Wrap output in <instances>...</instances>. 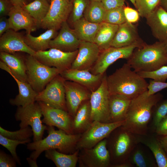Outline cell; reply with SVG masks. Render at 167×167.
Listing matches in <instances>:
<instances>
[{
	"label": "cell",
	"instance_id": "603a6c76",
	"mask_svg": "<svg viewBox=\"0 0 167 167\" xmlns=\"http://www.w3.org/2000/svg\"><path fill=\"white\" fill-rule=\"evenodd\" d=\"M143 42L139 37L135 26L127 21L118 25L111 47H122Z\"/></svg>",
	"mask_w": 167,
	"mask_h": 167
},
{
	"label": "cell",
	"instance_id": "db71d44e",
	"mask_svg": "<svg viewBox=\"0 0 167 167\" xmlns=\"http://www.w3.org/2000/svg\"><path fill=\"white\" fill-rule=\"evenodd\" d=\"M160 5L167 12V0H160Z\"/></svg>",
	"mask_w": 167,
	"mask_h": 167
},
{
	"label": "cell",
	"instance_id": "f907efd6",
	"mask_svg": "<svg viewBox=\"0 0 167 167\" xmlns=\"http://www.w3.org/2000/svg\"><path fill=\"white\" fill-rule=\"evenodd\" d=\"M156 135L158 140L164 150L167 156V135Z\"/></svg>",
	"mask_w": 167,
	"mask_h": 167
},
{
	"label": "cell",
	"instance_id": "ffe728a7",
	"mask_svg": "<svg viewBox=\"0 0 167 167\" xmlns=\"http://www.w3.org/2000/svg\"><path fill=\"white\" fill-rule=\"evenodd\" d=\"M57 36L49 43L50 48H54L65 52H72L78 50L80 41L74 29H71L67 21L63 23Z\"/></svg>",
	"mask_w": 167,
	"mask_h": 167
},
{
	"label": "cell",
	"instance_id": "d6a6232c",
	"mask_svg": "<svg viewBox=\"0 0 167 167\" xmlns=\"http://www.w3.org/2000/svg\"><path fill=\"white\" fill-rule=\"evenodd\" d=\"M49 2L47 0H34L22 7L34 19L38 28L48 13L50 6Z\"/></svg>",
	"mask_w": 167,
	"mask_h": 167
},
{
	"label": "cell",
	"instance_id": "74e56055",
	"mask_svg": "<svg viewBox=\"0 0 167 167\" xmlns=\"http://www.w3.org/2000/svg\"><path fill=\"white\" fill-rule=\"evenodd\" d=\"M160 0H135V7L140 16L146 18L160 5Z\"/></svg>",
	"mask_w": 167,
	"mask_h": 167
},
{
	"label": "cell",
	"instance_id": "484cf974",
	"mask_svg": "<svg viewBox=\"0 0 167 167\" xmlns=\"http://www.w3.org/2000/svg\"><path fill=\"white\" fill-rule=\"evenodd\" d=\"M16 82L19 88V93L14 99L9 100L10 104L17 107H25L35 101L38 93L26 82L21 81L12 75H10Z\"/></svg>",
	"mask_w": 167,
	"mask_h": 167
},
{
	"label": "cell",
	"instance_id": "4fadbf2b",
	"mask_svg": "<svg viewBox=\"0 0 167 167\" xmlns=\"http://www.w3.org/2000/svg\"><path fill=\"white\" fill-rule=\"evenodd\" d=\"M78 52H65L54 48L36 52L34 56L39 61L50 67H55L61 72L71 68Z\"/></svg>",
	"mask_w": 167,
	"mask_h": 167
},
{
	"label": "cell",
	"instance_id": "5b68a950",
	"mask_svg": "<svg viewBox=\"0 0 167 167\" xmlns=\"http://www.w3.org/2000/svg\"><path fill=\"white\" fill-rule=\"evenodd\" d=\"M47 130L48 134L46 137L27 145L28 149L34 150L30 157L35 160L42 152L49 149H57L63 153L70 152L75 147L81 135L68 134L60 129L56 130L52 126H48Z\"/></svg>",
	"mask_w": 167,
	"mask_h": 167
},
{
	"label": "cell",
	"instance_id": "ba28073f",
	"mask_svg": "<svg viewBox=\"0 0 167 167\" xmlns=\"http://www.w3.org/2000/svg\"><path fill=\"white\" fill-rule=\"evenodd\" d=\"M125 120L109 123L92 121L76 143V149L90 148L109 136L116 129L124 125Z\"/></svg>",
	"mask_w": 167,
	"mask_h": 167
},
{
	"label": "cell",
	"instance_id": "7bdbcfd3",
	"mask_svg": "<svg viewBox=\"0 0 167 167\" xmlns=\"http://www.w3.org/2000/svg\"><path fill=\"white\" fill-rule=\"evenodd\" d=\"M166 88L167 82L151 80L148 86V92L149 95H152Z\"/></svg>",
	"mask_w": 167,
	"mask_h": 167
},
{
	"label": "cell",
	"instance_id": "c3c4849f",
	"mask_svg": "<svg viewBox=\"0 0 167 167\" xmlns=\"http://www.w3.org/2000/svg\"><path fill=\"white\" fill-rule=\"evenodd\" d=\"M154 132L158 135H167V115L160 121L157 125Z\"/></svg>",
	"mask_w": 167,
	"mask_h": 167
},
{
	"label": "cell",
	"instance_id": "91938a15",
	"mask_svg": "<svg viewBox=\"0 0 167 167\" xmlns=\"http://www.w3.org/2000/svg\"><path fill=\"white\" fill-rule=\"evenodd\" d=\"M48 0L49 2H50V1H51V0Z\"/></svg>",
	"mask_w": 167,
	"mask_h": 167
},
{
	"label": "cell",
	"instance_id": "8fae6325",
	"mask_svg": "<svg viewBox=\"0 0 167 167\" xmlns=\"http://www.w3.org/2000/svg\"><path fill=\"white\" fill-rule=\"evenodd\" d=\"M144 42L120 48L110 47L101 51L98 58L90 71L95 75L103 74L108 67L119 59H128L134 50Z\"/></svg>",
	"mask_w": 167,
	"mask_h": 167
},
{
	"label": "cell",
	"instance_id": "f5cc1de1",
	"mask_svg": "<svg viewBox=\"0 0 167 167\" xmlns=\"http://www.w3.org/2000/svg\"><path fill=\"white\" fill-rule=\"evenodd\" d=\"M29 165L31 167H38L36 161L29 157L27 158Z\"/></svg>",
	"mask_w": 167,
	"mask_h": 167
},
{
	"label": "cell",
	"instance_id": "6f0895ef",
	"mask_svg": "<svg viewBox=\"0 0 167 167\" xmlns=\"http://www.w3.org/2000/svg\"><path fill=\"white\" fill-rule=\"evenodd\" d=\"M25 0L26 1L27 3H28L33 1L34 0Z\"/></svg>",
	"mask_w": 167,
	"mask_h": 167
},
{
	"label": "cell",
	"instance_id": "5bb4252c",
	"mask_svg": "<svg viewBox=\"0 0 167 167\" xmlns=\"http://www.w3.org/2000/svg\"><path fill=\"white\" fill-rule=\"evenodd\" d=\"M106 139V138H105ZM105 139L94 147L83 149L79 155L80 165L86 167H108L111 166L110 156Z\"/></svg>",
	"mask_w": 167,
	"mask_h": 167
},
{
	"label": "cell",
	"instance_id": "7402d4cb",
	"mask_svg": "<svg viewBox=\"0 0 167 167\" xmlns=\"http://www.w3.org/2000/svg\"><path fill=\"white\" fill-rule=\"evenodd\" d=\"M0 58L5 63L1 65V69L21 81L28 82L25 57L16 53L11 54L0 52Z\"/></svg>",
	"mask_w": 167,
	"mask_h": 167
},
{
	"label": "cell",
	"instance_id": "30bf717a",
	"mask_svg": "<svg viewBox=\"0 0 167 167\" xmlns=\"http://www.w3.org/2000/svg\"><path fill=\"white\" fill-rule=\"evenodd\" d=\"M65 80L60 74L56 76L42 91L38 93L35 101L42 102L68 112L65 97Z\"/></svg>",
	"mask_w": 167,
	"mask_h": 167
},
{
	"label": "cell",
	"instance_id": "d4e9b609",
	"mask_svg": "<svg viewBox=\"0 0 167 167\" xmlns=\"http://www.w3.org/2000/svg\"><path fill=\"white\" fill-rule=\"evenodd\" d=\"M132 99L124 95L110 94L109 118L110 122L125 120Z\"/></svg>",
	"mask_w": 167,
	"mask_h": 167
},
{
	"label": "cell",
	"instance_id": "ab89813d",
	"mask_svg": "<svg viewBox=\"0 0 167 167\" xmlns=\"http://www.w3.org/2000/svg\"><path fill=\"white\" fill-rule=\"evenodd\" d=\"M30 142L28 141H20L11 139L0 134V144L10 152L16 162L20 165L21 163L19 159L16 152V147L19 144H24Z\"/></svg>",
	"mask_w": 167,
	"mask_h": 167
},
{
	"label": "cell",
	"instance_id": "8d00e7d4",
	"mask_svg": "<svg viewBox=\"0 0 167 167\" xmlns=\"http://www.w3.org/2000/svg\"><path fill=\"white\" fill-rule=\"evenodd\" d=\"M91 0H70L72 5V9L67 20L73 24L82 18L84 13Z\"/></svg>",
	"mask_w": 167,
	"mask_h": 167
},
{
	"label": "cell",
	"instance_id": "2e32d148",
	"mask_svg": "<svg viewBox=\"0 0 167 167\" xmlns=\"http://www.w3.org/2000/svg\"><path fill=\"white\" fill-rule=\"evenodd\" d=\"M64 87L67 111L71 115L74 117L81 104L90 99L92 92L73 81L65 80Z\"/></svg>",
	"mask_w": 167,
	"mask_h": 167
},
{
	"label": "cell",
	"instance_id": "1f68e13d",
	"mask_svg": "<svg viewBox=\"0 0 167 167\" xmlns=\"http://www.w3.org/2000/svg\"><path fill=\"white\" fill-rule=\"evenodd\" d=\"M138 144L132 150L129 158V161L133 167L134 166L137 167L157 166L154 157Z\"/></svg>",
	"mask_w": 167,
	"mask_h": 167
},
{
	"label": "cell",
	"instance_id": "7dc6e473",
	"mask_svg": "<svg viewBox=\"0 0 167 167\" xmlns=\"http://www.w3.org/2000/svg\"><path fill=\"white\" fill-rule=\"evenodd\" d=\"M13 6L9 0H0V17L8 15Z\"/></svg>",
	"mask_w": 167,
	"mask_h": 167
},
{
	"label": "cell",
	"instance_id": "9a60e30c",
	"mask_svg": "<svg viewBox=\"0 0 167 167\" xmlns=\"http://www.w3.org/2000/svg\"><path fill=\"white\" fill-rule=\"evenodd\" d=\"M38 102L40 105L43 116L42 120L43 123L48 126H56L67 133L71 134L73 121L68 112L42 102Z\"/></svg>",
	"mask_w": 167,
	"mask_h": 167
},
{
	"label": "cell",
	"instance_id": "680465c9",
	"mask_svg": "<svg viewBox=\"0 0 167 167\" xmlns=\"http://www.w3.org/2000/svg\"><path fill=\"white\" fill-rule=\"evenodd\" d=\"M94 1H98V2H101V0H92Z\"/></svg>",
	"mask_w": 167,
	"mask_h": 167
},
{
	"label": "cell",
	"instance_id": "7a4b0ae2",
	"mask_svg": "<svg viewBox=\"0 0 167 167\" xmlns=\"http://www.w3.org/2000/svg\"><path fill=\"white\" fill-rule=\"evenodd\" d=\"M130 66L125 63L107 76L110 94H118L132 99L148 90V84Z\"/></svg>",
	"mask_w": 167,
	"mask_h": 167
},
{
	"label": "cell",
	"instance_id": "bcb514c9",
	"mask_svg": "<svg viewBox=\"0 0 167 167\" xmlns=\"http://www.w3.org/2000/svg\"><path fill=\"white\" fill-rule=\"evenodd\" d=\"M125 0H101V2L106 11L124 6Z\"/></svg>",
	"mask_w": 167,
	"mask_h": 167
},
{
	"label": "cell",
	"instance_id": "e575fe53",
	"mask_svg": "<svg viewBox=\"0 0 167 167\" xmlns=\"http://www.w3.org/2000/svg\"><path fill=\"white\" fill-rule=\"evenodd\" d=\"M106 12L101 2L91 0L84 11L83 17L90 22L101 24L104 22Z\"/></svg>",
	"mask_w": 167,
	"mask_h": 167
},
{
	"label": "cell",
	"instance_id": "b9f144b4",
	"mask_svg": "<svg viewBox=\"0 0 167 167\" xmlns=\"http://www.w3.org/2000/svg\"><path fill=\"white\" fill-rule=\"evenodd\" d=\"M144 79H151L161 82H165L167 79V66L164 65L159 69L152 71L137 72Z\"/></svg>",
	"mask_w": 167,
	"mask_h": 167
},
{
	"label": "cell",
	"instance_id": "8992f818",
	"mask_svg": "<svg viewBox=\"0 0 167 167\" xmlns=\"http://www.w3.org/2000/svg\"><path fill=\"white\" fill-rule=\"evenodd\" d=\"M27 82L37 93L61 71L54 67L48 66L28 54L25 57Z\"/></svg>",
	"mask_w": 167,
	"mask_h": 167
},
{
	"label": "cell",
	"instance_id": "d6986e66",
	"mask_svg": "<svg viewBox=\"0 0 167 167\" xmlns=\"http://www.w3.org/2000/svg\"><path fill=\"white\" fill-rule=\"evenodd\" d=\"M106 72L95 75L89 71L70 69L60 75L65 80L73 81L84 86L91 92L96 90L101 85Z\"/></svg>",
	"mask_w": 167,
	"mask_h": 167
},
{
	"label": "cell",
	"instance_id": "4316f807",
	"mask_svg": "<svg viewBox=\"0 0 167 167\" xmlns=\"http://www.w3.org/2000/svg\"><path fill=\"white\" fill-rule=\"evenodd\" d=\"M139 143L146 145L151 150L158 167H167V156L157 135H139Z\"/></svg>",
	"mask_w": 167,
	"mask_h": 167
},
{
	"label": "cell",
	"instance_id": "4dcf8cb0",
	"mask_svg": "<svg viewBox=\"0 0 167 167\" xmlns=\"http://www.w3.org/2000/svg\"><path fill=\"white\" fill-rule=\"evenodd\" d=\"M79 151L77 149L73 154H67L55 149H49L45 151V156L57 167H75L79 159Z\"/></svg>",
	"mask_w": 167,
	"mask_h": 167
},
{
	"label": "cell",
	"instance_id": "d590c367",
	"mask_svg": "<svg viewBox=\"0 0 167 167\" xmlns=\"http://www.w3.org/2000/svg\"><path fill=\"white\" fill-rule=\"evenodd\" d=\"M0 134L13 140L30 142V138L33 136V132L32 128L29 126L13 131L7 130L0 126Z\"/></svg>",
	"mask_w": 167,
	"mask_h": 167
},
{
	"label": "cell",
	"instance_id": "44dd1931",
	"mask_svg": "<svg viewBox=\"0 0 167 167\" xmlns=\"http://www.w3.org/2000/svg\"><path fill=\"white\" fill-rule=\"evenodd\" d=\"M8 16L10 29L15 31L24 29L31 33L38 28L34 19L20 6H13Z\"/></svg>",
	"mask_w": 167,
	"mask_h": 167
},
{
	"label": "cell",
	"instance_id": "836d02e7",
	"mask_svg": "<svg viewBox=\"0 0 167 167\" xmlns=\"http://www.w3.org/2000/svg\"><path fill=\"white\" fill-rule=\"evenodd\" d=\"M72 122L73 129L86 130L92 122L89 100L84 101L79 106Z\"/></svg>",
	"mask_w": 167,
	"mask_h": 167
},
{
	"label": "cell",
	"instance_id": "e0dca14e",
	"mask_svg": "<svg viewBox=\"0 0 167 167\" xmlns=\"http://www.w3.org/2000/svg\"><path fill=\"white\" fill-rule=\"evenodd\" d=\"M101 52L95 43L80 41L77 54L71 68L90 71L97 61Z\"/></svg>",
	"mask_w": 167,
	"mask_h": 167
},
{
	"label": "cell",
	"instance_id": "ac0fdd59",
	"mask_svg": "<svg viewBox=\"0 0 167 167\" xmlns=\"http://www.w3.org/2000/svg\"><path fill=\"white\" fill-rule=\"evenodd\" d=\"M0 51L11 54L23 52L34 56L36 52L26 44L24 36L11 29L0 36Z\"/></svg>",
	"mask_w": 167,
	"mask_h": 167
},
{
	"label": "cell",
	"instance_id": "681fc988",
	"mask_svg": "<svg viewBox=\"0 0 167 167\" xmlns=\"http://www.w3.org/2000/svg\"><path fill=\"white\" fill-rule=\"evenodd\" d=\"M10 29L8 19L6 16L0 17V36L7 30Z\"/></svg>",
	"mask_w": 167,
	"mask_h": 167
},
{
	"label": "cell",
	"instance_id": "7c38bea8",
	"mask_svg": "<svg viewBox=\"0 0 167 167\" xmlns=\"http://www.w3.org/2000/svg\"><path fill=\"white\" fill-rule=\"evenodd\" d=\"M72 9L70 0H51L49 10L40 28L58 30L63 23L67 21Z\"/></svg>",
	"mask_w": 167,
	"mask_h": 167
},
{
	"label": "cell",
	"instance_id": "f1b7e54d",
	"mask_svg": "<svg viewBox=\"0 0 167 167\" xmlns=\"http://www.w3.org/2000/svg\"><path fill=\"white\" fill-rule=\"evenodd\" d=\"M118 26V25L105 22L101 23L95 36L94 43L97 45L101 51L111 47Z\"/></svg>",
	"mask_w": 167,
	"mask_h": 167
},
{
	"label": "cell",
	"instance_id": "3957f363",
	"mask_svg": "<svg viewBox=\"0 0 167 167\" xmlns=\"http://www.w3.org/2000/svg\"><path fill=\"white\" fill-rule=\"evenodd\" d=\"M137 72L156 70L167 64V54L163 41L151 45L144 43L136 48L126 63Z\"/></svg>",
	"mask_w": 167,
	"mask_h": 167
},
{
	"label": "cell",
	"instance_id": "ee69618b",
	"mask_svg": "<svg viewBox=\"0 0 167 167\" xmlns=\"http://www.w3.org/2000/svg\"><path fill=\"white\" fill-rule=\"evenodd\" d=\"M16 163L12 156H10L2 151H0V167H15L16 166Z\"/></svg>",
	"mask_w": 167,
	"mask_h": 167
},
{
	"label": "cell",
	"instance_id": "60d3db41",
	"mask_svg": "<svg viewBox=\"0 0 167 167\" xmlns=\"http://www.w3.org/2000/svg\"><path fill=\"white\" fill-rule=\"evenodd\" d=\"M166 115H167V99L161 101L154 108L152 123V130L153 132H154L157 126L160 121Z\"/></svg>",
	"mask_w": 167,
	"mask_h": 167
},
{
	"label": "cell",
	"instance_id": "11a10c76",
	"mask_svg": "<svg viewBox=\"0 0 167 167\" xmlns=\"http://www.w3.org/2000/svg\"><path fill=\"white\" fill-rule=\"evenodd\" d=\"M163 42L164 43L165 50L167 54V39L163 41Z\"/></svg>",
	"mask_w": 167,
	"mask_h": 167
},
{
	"label": "cell",
	"instance_id": "cb8c5ba5",
	"mask_svg": "<svg viewBox=\"0 0 167 167\" xmlns=\"http://www.w3.org/2000/svg\"><path fill=\"white\" fill-rule=\"evenodd\" d=\"M153 36L160 41L167 39V12L159 6L146 18Z\"/></svg>",
	"mask_w": 167,
	"mask_h": 167
},
{
	"label": "cell",
	"instance_id": "6da1fadb",
	"mask_svg": "<svg viewBox=\"0 0 167 167\" xmlns=\"http://www.w3.org/2000/svg\"><path fill=\"white\" fill-rule=\"evenodd\" d=\"M163 97L159 92L149 95L147 90L132 99L122 126L134 134L147 135L154 108Z\"/></svg>",
	"mask_w": 167,
	"mask_h": 167
},
{
	"label": "cell",
	"instance_id": "f546056e",
	"mask_svg": "<svg viewBox=\"0 0 167 167\" xmlns=\"http://www.w3.org/2000/svg\"><path fill=\"white\" fill-rule=\"evenodd\" d=\"M100 24L90 22L83 17L72 25L74 30L80 41L94 43Z\"/></svg>",
	"mask_w": 167,
	"mask_h": 167
},
{
	"label": "cell",
	"instance_id": "f6af8a7d",
	"mask_svg": "<svg viewBox=\"0 0 167 167\" xmlns=\"http://www.w3.org/2000/svg\"><path fill=\"white\" fill-rule=\"evenodd\" d=\"M124 10L125 15L127 21L132 24L138 21L140 15L137 10L129 6H125Z\"/></svg>",
	"mask_w": 167,
	"mask_h": 167
},
{
	"label": "cell",
	"instance_id": "277c9868",
	"mask_svg": "<svg viewBox=\"0 0 167 167\" xmlns=\"http://www.w3.org/2000/svg\"><path fill=\"white\" fill-rule=\"evenodd\" d=\"M108 142L111 166L132 167L129 161L130 154L139 142L138 135L134 134L122 126L118 127L110 134Z\"/></svg>",
	"mask_w": 167,
	"mask_h": 167
},
{
	"label": "cell",
	"instance_id": "83f0119b",
	"mask_svg": "<svg viewBox=\"0 0 167 167\" xmlns=\"http://www.w3.org/2000/svg\"><path fill=\"white\" fill-rule=\"evenodd\" d=\"M57 30L50 29L38 36H34L31 33L24 36L25 41L28 45L36 52L47 50L50 48V41L58 35Z\"/></svg>",
	"mask_w": 167,
	"mask_h": 167
},
{
	"label": "cell",
	"instance_id": "52a82bcc",
	"mask_svg": "<svg viewBox=\"0 0 167 167\" xmlns=\"http://www.w3.org/2000/svg\"><path fill=\"white\" fill-rule=\"evenodd\" d=\"M42 116L40 105L36 101L25 107H18L15 114V119L20 121V128L29 126L31 127L33 132V142L42 139L44 131L47 128L42 124L41 120Z\"/></svg>",
	"mask_w": 167,
	"mask_h": 167
},
{
	"label": "cell",
	"instance_id": "816d5d0a",
	"mask_svg": "<svg viewBox=\"0 0 167 167\" xmlns=\"http://www.w3.org/2000/svg\"><path fill=\"white\" fill-rule=\"evenodd\" d=\"M13 4V6H23L28 4L25 0H9Z\"/></svg>",
	"mask_w": 167,
	"mask_h": 167
},
{
	"label": "cell",
	"instance_id": "9f6ffc18",
	"mask_svg": "<svg viewBox=\"0 0 167 167\" xmlns=\"http://www.w3.org/2000/svg\"><path fill=\"white\" fill-rule=\"evenodd\" d=\"M133 4L134 6H135V0H129Z\"/></svg>",
	"mask_w": 167,
	"mask_h": 167
},
{
	"label": "cell",
	"instance_id": "f35d334b",
	"mask_svg": "<svg viewBox=\"0 0 167 167\" xmlns=\"http://www.w3.org/2000/svg\"><path fill=\"white\" fill-rule=\"evenodd\" d=\"M124 6L106 11L104 22L119 25L126 22L124 12Z\"/></svg>",
	"mask_w": 167,
	"mask_h": 167
},
{
	"label": "cell",
	"instance_id": "9c48e42d",
	"mask_svg": "<svg viewBox=\"0 0 167 167\" xmlns=\"http://www.w3.org/2000/svg\"><path fill=\"white\" fill-rule=\"evenodd\" d=\"M105 74L99 87L91 92L89 99L92 121L109 123V100L110 93L107 86Z\"/></svg>",
	"mask_w": 167,
	"mask_h": 167
}]
</instances>
